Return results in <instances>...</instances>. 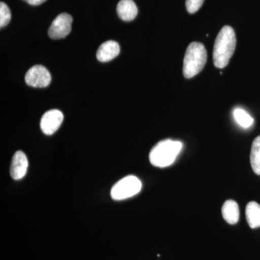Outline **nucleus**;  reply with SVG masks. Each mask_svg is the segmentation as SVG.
<instances>
[{
    "mask_svg": "<svg viewBox=\"0 0 260 260\" xmlns=\"http://www.w3.org/2000/svg\"><path fill=\"white\" fill-rule=\"evenodd\" d=\"M237 38L232 27L225 25L218 32L213 48V63L217 68L223 69L230 61L235 51Z\"/></svg>",
    "mask_w": 260,
    "mask_h": 260,
    "instance_id": "f257e3e1",
    "label": "nucleus"
},
{
    "mask_svg": "<svg viewBox=\"0 0 260 260\" xmlns=\"http://www.w3.org/2000/svg\"><path fill=\"white\" fill-rule=\"evenodd\" d=\"M182 147L180 141L169 139L159 142L152 148L149 155L150 164L155 167H169L175 161Z\"/></svg>",
    "mask_w": 260,
    "mask_h": 260,
    "instance_id": "f03ea898",
    "label": "nucleus"
},
{
    "mask_svg": "<svg viewBox=\"0 0 260 260\" xmlns=\"http://www.w3.org/2000/svg\"><path fill=\"white\" fill-rule=\"evenodd\" d=\"M207 51L202 43L192 42L188 46L183 64L184 78H193L205 68L207 61Z\"/></svg>",
    "mask_w": 260,
    "mask_h": 260,
    "instance_id": "7ed1b4c3",
    "label": "nucleus"
},
{
    "mask_svg": "<svg viewBox=\"0 0 260 260\" xmlns=\"http://www.w3.org/2000/svg\"><path fill=\"white\" fill-rule=\"evenodd\" d=\"M142 189V183L135 176H127L118 181L111 190V196L114 200H126L136 195Z\"/></svg>",
    "mask_w": 260,
    "mask_h": 260,
    "instance_id": "20e7f679",
    "label": "nucleus"
},
{
    "mask_svg": "<svg viewBox=\"0 0 260 260\" xmlns=\"http://www.w3.org/2000/svg\"><path fill=\"white\" fill-rule=\"evenodd\" d=\"M73 20V17L67 13L58 15L49 27V37L52 39H64L71 32Z\"/></svg>",
    "mask_w": 260,
    "mask_h": 260,
    "instance_id": "39448f33",
    "label": "nucleus"
},
{
    "mask_svg": "<svg viewBox=\"0 0 260 260\" xmlns=\"http://www.w3.org/2000/svg\"><path fill=\"white\" fill-rule=\"evenodd\" d=\"M25 83L34 88H45L51 83V77L47 68L42 65H35L25 74Z\"/></svg>",
    "mask_w": 260,
    "mask_h": 260,
    "instance_id": "423d86ee",
    "label": "nucleus"
},
{
    "mask_svg": "<svg viewBox=\"0 0 260 260\" xmlns=\"http://www.w3.org/2000/svg\"><path fill=\"white\" fill-rule=\"evenodd\" d=\"M64 119L62 112L57 109L48 111L41 119V129L45 135H51L56 133Z\"/></svg>",
    "mask_w": 260,
    "mask_h": 260,
    "instance_id": "0eeeda50",
    "label": "nucleus"
},
{
    "mask_svg": "<svg viewBox=\"0 0 260 260\" xmlns=\"http://www.w3.org/2000/svg\"><path fill=\"white\" fill-rule=\"evenodd\" d=\"M28 162L25 154L18 150L14 154L10 165V175L15 180L25 177L28 169Z\"/></svg>",
    "mask_w": 260,
    "mask_h": 260,
    "instance_id": "6e6552de",
    "label": "nucleus"
},
{
    "mask_svg": "<svg viewBox=\"0 0 260 260\" xmlns=\"http://www.w3.org/2000/svg\"><path fill=\"white\" fill-rule=\"evenodd\" d=\"M120 52V47L114 41H107L99 47L97 51L98 60L102 62H107L116 57Z\"/></svg>",
    "mask_w": 260,
    "mask_h": 260,
    "instance_id": "1a4fd4ad",
    "label": "nucleus"
},
{
    "mask_svg": "<svg viewBox=\"0 0 260 260\" xmlns=\"http://www.w3.org/2000/svg\"><path fill=\"white\" fill-rule=\"evenodd\" d=\"M116 11L119 18L124 21L134 20L138 15V7L133 0H121L117 5Z\"/></svg>",
    "mask_w": 260,
    "mask_h": 260,
    "instance_id": "9d476101",
    "label": "nucleus"
},
{
    "mask_svg": "<svg viewBox=\"0 0 260 260\" xmlns=\"http://www.w3.org/2000/svg\"><path fill=\"white\" fill-rule=\"evenodd\" d=\"M239 208L237 202L229 200L224 203L222 207V215L228 223L234 225L239 220Z\"/></svg>",
    "mask_w": 260,
    "mask_h": 260,
    "instance_id": "9b49d317",
    "label": "nucleus"
},
{
    "mask_svg": "<svg viewBox=\"0 0 260 260\" xmlns=\"http://www.w3.org/2000/svg\"><path fill=\"white\" fill-rule=\"evenodd\" d=\"M246 221L251 229L260 227V205L251 201L246 207Z\"/></svg>",
    "mask_w": 260,
    "mask_h": 260,
    "instance_id": "f8f14e48",
    "label": "nucleus"
},
{
    "mask_svg": "<svg viewBox=\"0 0 260 260\" xmlns=\"http://www.w3.org/2000/svg\"><path fill=\"white\" fill-rule=\"evenodd\" d=\"M250 162L254 172L260 175V135L256 137L251 145Z\"/></svg>",
    "mask_w": 260,
    "mask_h": 260,
    "instance_id": "ddd939ff",
    "label": "nucleus"
},
{
    "mask_svg": "<svg viewBox=\"0 0 260 260\" xmlns=\"http://www.w3.org/2000/svg\"><path fill=\"white\" fill-rule=\"evenodd\" d=\"M234 116L239 125L243 128L250 127L254 124V119L244 109L237 108L234 111Z\"/></svg>",
    "mask_w": 260,
    "mask_h": 260,
    "instance_id": "4468645a",
    "label": "nucleus"
},
{
    "mask_svg": "<svg viewBox=\"0 0 260 260\" xmlns=\"http://www.w3.org/2000/svg\"><path fill=\"white\" fill-rule=\"evenodd\" d=\"M11 20V13L8 5L4 3H0V27L6 26Z\"/></svg>",
    "mask_w": 260,
    "mask_h": 260,
    "instance_id": "2eb2a0df",
    "label": "nucleus"
},
{
    "mask_svg": "<svg viewBox=\"0 0 260 260\" xmlns=\"http://www.w3.org/2000/svg\"><path fill=\"white\" fill-rule=\"evenodd\" d=\"M205 0H186V8L190 14L197 13L204 3Z\"/></svg>",
    "mask_w": 260,
    "mask_h": 260,
    "instance_id": "dca6fc26",
    "label": "nucleus"
},
{
    "mask_svg": "<svg viewBox=\"0 0 260 260\" xmlns=\"http://www.w3.org/2000/svg\"><path fill=\"white\" fill-rule=\"evenodd\" d=\"M24 1L26 2L27 3H28L29 5H39L44 3V2L47 1V0H24Z\"/></svg>",
    "mask_w": 260,
    "mask_h": 260,
    "instance_id": "f3484780",
    "label": "nucleus"
}]
</instances>
